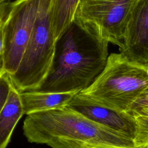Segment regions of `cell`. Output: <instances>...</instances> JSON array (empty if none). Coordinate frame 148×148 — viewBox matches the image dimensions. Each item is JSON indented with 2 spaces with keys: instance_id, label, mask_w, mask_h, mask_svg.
<instances>
[{
  "instance_id": "1",
  "label": "cell",
  "mask_w": 148,
  "mask_h": 148,
  "mask_svg": "<svg viewBox=\"0 0 148 148\" xmlns=\"http://www.w3.org/2000/svg\"><path fill=\"white\" fill-rule=\"evenodd\" d=\"M108 43L73 21L56 41L53 61L45 79L30 91L79 93L84 90L104 68L109 56Z\"/></svg>"
},
{
  "instance_id": "2",
  "label": "cell",
  "mask_w": 148,
  "mask_h": 148,
  "mask_svg": "<svg viewBox=\"0 0 148 148\" xmlns=\"http://www.w3.org/2000/svg\"><path fill=\"white\" fill-rule=\"evenodd\" d=\"M23 131L29 142L46 144L51 148H136L132 139L66 106L27 115Z\"/></svg>"
},
{
  "instance_id": "3",
  "label": "cell",
  "mask_w": 148,
  "mask_h": 148,
  "mask_svg": "<svg viewBox=\"0 0 148 148\" xmlns=\"http://www.w3.org/2000/svg\"><path fill=\"white\" fill-rule=\"evenodd\" d=\"M147 86L148 64L132 62L120 53H112L102 72L78 94L103 106L126 112Z\"/></svg>"
},
{
  "instance_id": "4",
  "label": "cell",
  "mask_w": 148,
  "mask_h": 148,
  "mask_svg": "<svg viewBox=\"0 0 148 148\" xmlns=\"http://www.w3.org/2000/svg\"><path fill=\"white\" fill-rule=\"evenodd\" d=\"M51 20V0H40L28 43L16 72L10 75L20 92L39 87L51 66L56 47Z\"/></svg>"
},
{
  "instance_id": "5",
  "label": "cell",
  "mask_w": 148,
  "mask_h": 148,
  "mask_svg": "<svg viewBox=\"0 0 148 148\" xmlns=\"http://www.w3.org/2000/svg\"><path fill=\"white\" fill-rule=\"evenodd\" d=\"M138 0H80L74 21L99 39L120 48Z\"/></svg>"
},
{
  "instance_id": "6",
  "label": "cell",
  "mask_w": 148,
  "mask_h": 148,
  "mask_svg": "<svg viewBox=\"0 0 148 148\" xmlns=\"http://www.w3.org/2000/svg\"><path fill=\"white\" fill-rule=\"evenodd\" d=\"M40 0L10 2L3 23L4 71L10 76L17 70L30 38Z\"/></svg>"
},
{
  "instance_id": "7",
  "label": "cell",
  "mask_w": 148,
  "mask_h": 148,
  "mask_svg": "<svg viewBox=\"0 0 148 148\" xmlns=\"http://www.w3.org/2000/svg\"><path fill=\"white\" fill-rule=\"evenodd\" d=\"M87 119L134 139L136 131L135 118L97 103L76 94L66 106Z\"/></svg>"
},
{
  "instance_id": "8",
  "label": "cell",
  "mask_w": 148,
  "mask_h": 148,
  "mask_svg": "<svg viewBox=\"0 0 148 148\" xmlns=\"http://www.w3.org/2000/svg\"><path fill=\"white\" fill-rule=\"evenodd\" d=\"M119 51L132 62L148 64V0L136 2Z\"/></svg>"
},
{
  "instance_id": "9",
  "label": "cell",
  "mask_w": 148,
  "mask_h": 148,
  "mask_svg": "<svg viewBox=\"0 0 148 148\" xmlns=\"http://www.w3.org/2000/svg\"><path fill=\"white\" fill-rule=\"evenodd\" d=\"M77 92H44L26 91L20 92L24 114L66 106Z\"/></svg>"
},
{
  "instance_id": "10",
  "label": "cell",
  "mask_w": 148,
  "mask_h": 148,
  "mask_svg": "<svg viewBox=\"0 0 148 148\" xmlns=\"http://www.w3.org/2000/svg\"><path fill=\"white\" fill-rule=\"evenodd\" d=\"M24 114L20 92L14 85L0 112V148H5L18 120Z\"/></svg>"
},
{
  "instance_id": "11",
  "label": "cell",
  "mask_w": 148,
  "mask_h": 148,
  "mask_svg": "<svg viewBox=\"0 0 148 148\" xmlns=\"http://www.w3.org/2000/svg\"><path fill=\"white\" fill-rule=\"evenodd\" d=\"M80 0H51V20L56 41L73 22Z\"/></svg>"
},
{
  "instance_id": "12",
  "label": "cell",
  "mask_w": 148,
  "mask_h": 148,
  "mask_svg": "<svg viewBox=\"0 0 148 148\" xmlns=\"http://www.w3.org/2000/svg\"><path fill=\"white\" fill-rule=\"evenodd\" d=\"M135 118L136 131L133 139L136 148L148 146V116H139Z\"/></svg>"
},
{
  "instance_id": "13",
  "label": "cell",
  "mask_w": 148,
  "mask_h": 148,
  "mask_svg": "<svg viewBox=\"0 0 148 148\" xmlns=\"http://www.w3.org/2000/svg\"><path fill=\"white\" fill-rule=\"evenodd\" d=\"M126 113L134 117L148 116V86L131 104Z\"/></svg>"
},
{
  "instance_id": "14",
  "label": "cell",
  "mask_w": 148,
  "mask_h": 148,
  "mask_svg": "<svg viewBox=\"0 0 148 148\" xmlns=\"http://www.w3.org/2000/svg\"><path fill=\"white\" fill-rule=\"evenodd\" d=\"M13 86L10 75L6 72L4 73L0 77V112L6 104Z\"/></svg>"
},
{
  "instance_id": "15",
  "label": "cell",
  "mask_w": 148,
  "mask_h": 148,
  "mask_svg": "<svg viewBox=\"0 0 148 148\" xmlns=\"http://www.w3.org/2000/svg\"><path fill=\"white\" fill-rule=\"evenodd\" d=\"M10 3V0H0V27L8 13Z\"/></svg>"
},
{
  "instance_id": "16",
  "label": "cell",
  "mask_w": 148,
  "mask_h": 148,
  "mask_svg": "<svg viewBox=\"0 0 148 148\" xmlns=\"http://www.w3.org/2000/svg\"><path fill=\"white\" fill-rule=\"evenodd\" d=\"M2 26V25L0 27V55H2L3 51V35Z\"/></svg>"
},
{
  "instance_id": "17",
  "label": "cell",
  "mask_w": 148,
  "mask_h": 148,
  "mask_svg": "<svg viewBox=\"0 0 148 148\" xmlns=\"http://www.w3.org/2000/svg\"><path fill=\"white\" fill-rule=\"evenodd\" d=\"M5 73L4 71V66H3V60L2 55H0V77Z\"/></svg>"
},
{
  "instance_id": "18",
  "label": "cell",
  "mask_w": 148,
  "mask_h": 148,
  "mask_svg": "<svg viewBox=\"0 0 148 148\" xmlns=\"http://www.w3.org/2000/svg\"><path fill=\"white\" fill-rule=\"evenodd\" d=\"M88 148H121V147H111V146H96V147H91Z\"/></svg>"
},
{
  "instance_id": "19",
  "label": "cell",
  "mask_w": 148,
  "mask_h": 148,
  "mask_svg": "<svg viewBox=\"0 0 148 148\" xmlns=\"http://www.w3.org/2000/svg\"><path fill=\"white\" fill-rule=\"evenodd\" d=\"M146 148H148V146H147V147H146Z\"/></svg>"
}]
</instances>
